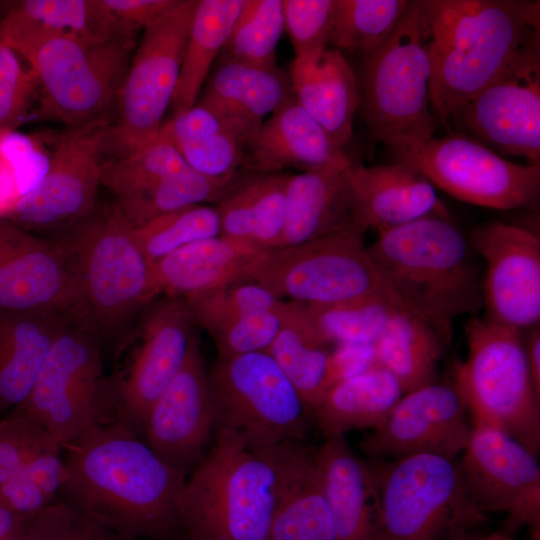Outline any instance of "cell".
<instances>
[{
    "label": "cell",
    "instance_id": "cell-11",
    "mask_svg": "<svg viewBox=\"0 0 540 540\" xmlns=\"http://www.w3.org/2000/svg\"><path fill=\"white\" fill-rule=\"evenodd\" d=\"M364 233L352 226L297 245L266 250L243 280L260 284L280 300L301 305L390 294L364 244Z\"/></svg>",
    "mask_w": 540,
    "mask_h": 540
},
{
    "label": "cell",
    "instance_id": "cell-33",
    "mask_svg": "<svg viewBox=\"0 0 540 540\" xmlns=\"http://www.w3.org/2000/svg\"><path fill=\"white\" fill-rule=\"evenodd\" d=\"M348 169L325 168L289 175L286 223L277 248L355 226Z\"/></svg>",
    "mask_w": 540,
    "mask_h": 540
},
{
    "label": "cell",
    "instance_id": "cell-19",
    "mask_svg": "<svg viewBox=\"0 0 540 540\" xmlns=\"http://www.w3.org/2000/svg\"><path fill=\"white\" fill-rule=\"evenodd\" d=\"M485 263L484 318L523 331L540 320V239L520 226L492 221L468 238Z\"/></svg>",
    "mask_w": 540,
    "mask_h": 540
},
{
    "label": "cell",
    "instance_id": "cell-51",
    "mask_svg": "<svg viewBox=\"0 0 540 540\" xmlns=\"http://www.w3.org/2000/svg\"><path fill=\"white\" fill-rule=\"evenodd\" d=\"M335 0H283L284 29L295 57L326 48L333 22Z\"/></svg>",
    "mask_w": 540,
    "mask_h": 540
},
{
    "label": "cell",
    "instance_id": "cell-36",
    "mask_svg": "<svg viewBox=\"0 0 540 540\" xmlns=\"http://www.w3.org/2000/svg\"><path fill=\"white\" fill-rule=\"evenodd\" d=\"M447 342L433 325L399 307L374 342L377 364L390 372L406 393L436 381Z\"/></svg>",
    "mask_w": 540,
    "mask_h": 540
},
{
    "label": "cell",
    "instance_id": "cell-9",
    "mask_svg": "<svg viewBox=\"0 0 540 540\" xmlns=\"http://www.w3.org/2000/svg\"><path fill=\"white\" fill-rule=\"evenodd\" d=\"M467 356L453 369V386L473 426L508 434L538 457L540 394L528 369L522 332L473 316L465 325Z\"/></svg>",
    "mask_w": 540,
    "mask_h": 540
},
{
    "label": "cell",
    "instance_id": "cell-42",
    "mask_svg": "<svg viewBox=\"0 0 540 540\" xmlns=\"http://www.w3.org/2000/svg\"><path fill=\"white\" fill-rule=\"evenodd\" d=\"M409 5L407 0H335L328 43L365 56L389 37Z\"/></svg>",
    "mask_w": 540,
    "mask_h": 540
},
{
    "label": "cell",
    "instance_id": "cell-56",
    "mask_svg": "<svg viewBox=\"0 0 540 540\" xmlns=\"http://www.w3.org/2000/svg\"><path fill=\"white\" fill-rule=\"evenodd\" d=\"M153 540H189L187 537H185L183 534L162 538V539H153Z\"/></svg>",
    "mask_w": 540,
    "mask_h": 540
},
{
    "label": "cell",
    "instance_id": "cell-28",
    "mask_svg": "<svg viewBox=\"0 0 540 540\" xmlns=\"http://www.w3.org/2000/svg\"><path fill=\"white\" fill-rule=\"evenodd\" d=\"M314 456L337 540H375V489L369 462L354 453L345 436L325 438Z\"/></svg>",
    "mask_w": 540,
    "mask_h": 540
},
{
    "label": "cell",
    "instance_id": "cell-2",
    "mask_svg": "<svg viewBox=\"0 0 540 540\" xmlns=\"http://www.w3.org/2000/svg\"><path fill=\"white\" fill-rule=\"evenodd\" d=\"M430 104L447 125L539 32V1L423 0Z\"/></svg>",
    "mask_w": 540,
    "mask_h": 540
},
{
    "label": "cell",
    "instance_id": "cell-21",
    "mask_svg": "<svg viewBox=\"0 0 540 540\" xmlns=\"http://www.w3.org/2000/svg\"><path fill=\"white\" fill-rule=\"evenodd\" d=\"M216 407L198 338L175 378L150 409L143 435L169 467L185 478L210 448Z\"/></svg>",
    "mask_w": 540,
    "mask_h": 540
},
{
    "label": "cell",
    "instance_id": "cell-50",
    "mask_svg": "<svg viewBox=\"0 0 540 540\" xmlns=\"http://www.w3.org/2000/svg\"><path fill=\"white\" fill-rule=\"evenodd\" d=\"M26 540H119L108 528L55 500L26 521Z\"/></svg>",
    "mask_w": 540,
    "mask_h": 540
},
{
    "label": "cell",
    "instance_id": "cell-37",
    "mask_svg": "<svg viewBox=\"0 0 540 540\" xmlns=\"http://www.w3.org/2000/svg\"><path fill=\"white\" fill-rule=\"evenodd\" d=\"M244 3L245 0H196L170 107L173 113L192 107L199 99Z\"/></svg>",
    "mask_w": 540,
    "mask_h": 540
},
{
    "label": "cell",
    "instance_id": "cell-3",
    "mask_svg": "<svg viewBox=\"0 0 540 540\" xmlns=\"http://www.w3.org/2000/svg\"><path fill=\"white\" fill-rule=\"evenodd\" d=\"M369 254L398 304L448 341L453 319L483 309V275L450 218L424 217L377 231Z\"/></svg>",
    "mask_w": 540,
    "mask_h": 540
},
{
    "label": "cell",
    "instance_id": "cell-34",
    "mask_svg": "<svg viewBox=\"0 0 540 540\" xmlns=\"http://www.w3.org/2000/svg\"><path fill=\"white\" fill-rule=\"evenodd\" d=\"M289 175L263 174L241 180L220 202V235L261 250L278 247L287 216Z\"/></svg>",
    "mask_w": 540,
    "mask_h": 540
},
{
    "label": "cell",
    "instance_id": "cell-30",
    "mask_svg": "<svg viewBox=\"0 0 540 540\" xmlns=\"http://www.w3.org/2000/svg\"><path fill=\"white\" fill-rule=\"evenodd\" d=\"M264 251L218 235L170 253L152 269L161 295L185 298L243 280Z\"/></svg>",
    "mask_w": 540,
    "mask_h": 540
},
{
    "label": "cell",
    "instance_id": "cell-55",
    "mask_svg": "<svg viewBox=\"0 0 540 540\" xmlns=\"http://www.w3.org/2000/svg\"><path fill=\"white\" fill-rule=\"evenodd\" d=\"M26 520L0 502V538L17 530Z\"/></svg>",
    "mask_w": 540,
    "mask_h": 540
},
{
    "label": "cell",
    "instance_id": "cell-20",
    "mask_svg": "<svg viewBox=\"0 0 540 540\" xmlns=\"http://www.w3.org/2000/svg\"><path fill=\"white\" fill-rule=\"evenodd\" d=\"M473 425L453 384L438 381L403 394L384 422L360 443L372 460L418 454L457 459Z\"/></svg>",
    "mask_w": 540,
    "mask_h": 540
},
{
    "label": "cell",
    "instance_id": "cell-40",
    "mask_svg": "<svg viewBox=\"0 0 540 540\" xmlns=\"http://www.w3.org/2000/svg\"><path fill=\"white\" fill-rule=\"evenodd\" d=\"M242 179H215L186 168L116 200L115 207L132 227L173 211L209 202L219 203Z\"/></svg>",
    "mask_w": 540,
    "mask_h": 540
},
{
    "label": "cell",
    "instance_id": "cell-4",
    "mask_svg": "<svg viewBox=\"0 0 540 540\" xmlns=\"http://www.w3.org/2000/svg\"><path fill=\"white\" fill-rule=\"evenodd\" d=\"M277 488L274 448L218 429L178 496L181 531L189 540H266Z\"/></svg>",
    "mask_w": 540,
    "mask_h": 540
},
{
    "label": "cell",
    "instance_id": "cell-52",
    "mask_svg": "<svg viewBox=\"0 0 540 540\" xmlns=\"http://www.w3.org/2000/svg\"><path fill=\"white\" fill-rule=\"evenodd\" d=\"M122 34L136 38L151 22L173 8L178 0H102Z\"/></svg>",
    "mask_w": 540,
    "mask_h": 540
},
{
    "label": "cell",
    "instance_id": "cell-41",
    "mask_svg": "<svg viewBox=\"0 0 540 540\" xmlns=\"http://www.w3.org/2000/svg\"><path fill=\"white\" fill-rule=\"evenodd\" d=\"M307 319L328 345L374 343L401 307L390 294L328 305H301Z\"/></svg>",
    "mask_w": 540,
    "mask_h": 540
},
{
    "label": "cell",
    "instance_id": "cell-44",
    "mask_svg": "<svg viewBox=\"0 0 540 540\" xmlns=\"http://www.w3.org/2000/svg\"><path fill=\"white\" fill-rule=\"evenodd\" d=\"M220 232L217 207L206 204L185 207L133 228L134 237L151 264Z\"/></svg>",
    "mask_w": 540,
    "mask_h": 540
},
{
    "label": "cell",
    "instance_id": "cell-38",
    "mask_svg": "<svg viewBox=\"0 0 540 540\" xmlns=\"http://www.w3.org/2000/svg\"><path fill=\"white\" fill-rule=\"evenodd\" d=\"M266 352L313 410L329 388L331 350L299 304L286 301L280 328Z\"/></svg>",
    "mask_w": 540,
    "mask_h": 540
},
{
    "label": "cell",
    "instance_id": "cell-29",
    "mask_svg": "<svg viewBox=\"0 0 540 540\" xmlns=\"http://www.w3.org/2000/svg\"><path fill=\"white\" fill-rule=\"evenodd\" d=\"M77 313H0V418L29 395L67 320Z\"/></svg>",
    "mask_w": 540,
    "mask_h": 540
},
{
    "label": "cell",
    "instance_id": "cell-5",
    "mask_svg": "<svg viewBox=\"0 0 540 540\" xmlns=\"http://www.w3.org/2000/svg\"><path fill=\"white\" fill-rule=\"evenodd\" d=\"M368 462L375 540H487L493 533L467 489L458 458L418 454Z\"/></svg>",
    "mask_w": 540,
    "mask_h": 540
},
{
    "label": "cell",
    "instance_id": "cell-43",
    "mask_svg": "<svg viewBox=\"0 0 540 540\" xmlns=\"http://www.w3.org/2000/svg\"><path fill=\"white\" fill-rule=\"evenodd\" d=\"M283 30V0H245L222 50L223 60L275 68Z\"/></svg>",
    "mask_w": 540,
    "mask_h": 540
},
{
    "label": "cell",
    "instance_id": "cell-15",
    "mask_svg": "<svg viewBox=\"0 0 540 540\" xmlns=\"http://www.w3.org/2000/svg\"><path fill=\"white\" fill-rule=\"evenodd\" d=\"M139 325L140 343L131 362L108 380L111 423L141 436L150 409L183 367L198 336L185 299L177 296L152 301Z\"/></svg>",
    "mask_w": 540,
    "mask_h": 540
},
{
    "label": "cell",
    "instance_id": "cell-32",
    "mask_svg": "<svg viewBox=\"0 0 540 540\" xmlns=\"http://www.w3.org/2000/svg\"><path fill=\"white\" fill-rule=\"evenodd\" d=\"M157 137L171 143L190 169L215 179L238 177L250 141L225 117L198 101L165 120Z\"/></svg>",
    "mask_w": 540,
    "mask_h": 540
},
{
    "label": "cell",
    "instance_id": "cell-16",
    "mask_svg": "<svg viewBox=\"0 0 540 540\" xmlns=\"http://www.w3.org/2000/svg\"><path fill=\"white\" fill-rule=\"evenodd\" d=\"M449 121L500 156L540 164L539 32Z\"/></svg>",
    "mask_w": 540,
    "mask_h": 540
},
{
    "label": "cell",
    "instance_id": "cell-25",
    "mask_svg": "<svg viewBox=\"0 0 540 540\" xmlns=\"http://www.w3.org/2000/svg\"><path fill=\"white\" fill-rule=\"evenodd\" d=\"M278 488L266 540H337L315 463V448L293 441L274 448Z\"/></svg>",
    "mask_w": 540,
    "mask_h": 540
},
{
    "label": "cell",
    "instance_id": "cell-54",
    "mask_svg": "<svg viewBox=\"0 0 540 540\" xmlns=\"http://www.w3.org/2000/svg\"><path fill=\"white\" fill-rule=\"evenodd\" d=\"M525 356L531 379L536 391L540 394V326L529 329L524 339Z\"/></svg>",
    "mask_w": 540,
    "mask_h": 540
},
{
    "label": "cell",
    "instance_id": "cell-10",
    "mask_svg": "<svg viewBox=\"0 0 540 540\" xmlns=\"http://www.w3.org/2000/svg\"><path fill=\"white\" fill-rule=\"evenodd\" d=\"M13 410L43 426L62 447L94 427L111 423L101 340L80 313L67 320L29 395Z\"/></svg>",
    "mask_w": 540,
    "mask_h": 540
},
{
    "label": "cell",
    "instance_id": "cell-53",
    "mask_svg": "<svg viewBox=\"0 0 540 540\" xmlns=\"http://www.w3.org/2000/svg\"><path fill=\"white\" fill-rule=\"evenodd\" d=\"M376 366L374 343L336 345L329 358V388Z\"/></svg>",
    "mask_w": 540,
    "mask_h": 540
},
{
    "label": "cell",
    "instance_id": "cell-46",
    "mask_svg": "<svg viewBox=\"0 0 540 540\" xmlns=\"http://www.w3.org/2000/svg\"><path fill=\"white\" fill-rule=\"evenodd\" d=\"M186 168L189 167L176 148L157 137L138 150L107 159L102 169V185L117 200Z\"/></svg>",
    "mask_w": 540,
    "mask_h": 540
},
{
    "label": "cell",
    "instance_id": "cell-48",
    "mask_svg": "<svg viewBox=\"0 0 540 540\" xmlns=\"http://www.w3.org/2000/svg\"><path fill=\"white\" fill-rule=\"evenodd\" d=\"M285 306L286 301L280 309L233 316L205 328L218 358L266 352L280 328Z\"/></svg>",
    "mask_w": 540,
    "mask_h": 540
},
{
    "label": "cell",
    "instance_id": "cell-13",
    "mask_svg": "<svg viewBox=\"0 0 540 540\" xmlns=\"http://www.w3.org/2000/svg\"><path fill=\"white\" fill-rule=\"evenodd\" d=\"M394 153L398 162L460 201L498 210L538 204L540 164L508 161L464 134L431 137Z\"/></svg>",
    "mask_w": 540,
    "mask_h": 540
},
{
    "label": "cell",
    "instance_id": "cell-6",
    "mask_svg": "<svg viewBox=\"0 0 540 540\" xmlns=\"http://www.w3.org/2000/svg\"><path fill=\"white\" fill-rule=\"evenodd\" d=\"M52 239L72 261L81 315L100 340L121 333L161 295L152 264L114 205L97 206L88 216L60 227Z\"/></svg>",
    "mask_w": 540,
    "mask_h": 540
},
{
    "label": "cell",
    "instance_id": "cell-18",
    "mask_svg": "<svg viewBox=\"0 0 540 540\" xmlns=\"http://www.w3.org/2000/svg\"><path fill=\"white\" fill-rule=\"evenodd\" d=\"M114 127L64 129L40 182L5 220L25 229L60 228L97 207L105 155Z\"/></svg>",
    "mask_w": 540,
    "mask_h": 540
},
{
    "label": "cell",
    "instance_id": "cell-12",
    "mask_svg": "<svg viewBox=\"0 0 540 540\" xmlns=\"http://www.w3.org/2000/svg\"><path fill=\"white\" fill-rule=\"evenodd\" d=\"M209 374L216 430L255 449L305 440L312 409L267 352L218 358Z\"/></svg>",
    "mask_w": 540,
    "mask_h": 540
},
{
    "label": "cell",
    "instance_id": "cell-22",
    "mask_svg": "<svg viewBox=\"0 0 540 540\" xmlns=\"http://www.w3.org/2000/svg\"><path fill=\"white\" fill-rule=\"evenodd\" d=\"M80 313L72 261L56 240L0 219V313Z\"/></svg>",
    "mask_w": 540,
    "mask_h": 540
},
{
    "label": "cell",
    "instance_id": "cell-35",
    "mask_svg": "<svg viewBox=\"0 0 540 540\" xmlns=\"http://www.w3.org/2000/svg\"><path fill=\"white\" fill-rule=\"evenodd\" d=\"M398 380L376 366L331 386L313 408V422L325 438L376 429L403 396Z\"/></svg>",
    "mask_w": 540,
    "mask_h": 540
},
{
    "label": "cell",
    "instance_id": "cell-31",
    "mask_svg": "<svg viewBox=\"0 0 540 540\" xmlns=\"http://www.w3.org/2000/svg\"><path fill=\"white\" fill-rule=\"evenodd\" d=\"M202 91L197 101L225 117L250 140L264 117L293 96L290 77L278 67L261 68L229 60H223L208 77Z\"/></svg>",
    "mask_w": 540,
    "mask_h": 540
},
{
    "label": "cell",
    "instance_id": "cell-17",
    "mask_svg": "<svg viewBox=\"0 0 540 540\" xmlns=\"http://www.w3.org/2000/svg\"><path fill=\"white\" fill-rule=\"evenodd\" d=\"M467 489L484 513L507 515L505 536L522 527L540 540V467L537 456L501 430L473 426L458 457Z\"/></svg>",
    "mask_w": 540,
    "mask_h": 540
},
{
    "label": "cell",
    "instance_id": "cell-26",
    "mask_svg": "<svg viewBox=\"0 0 540 540\" xmlns=\"http://www.w3.org/2000/svg\"><path fill=\"white\" fill-rule=\"evenodd\" d=\"M58 36L91 40L127 37L102 0L18 1L0 20V42L24 60L43 42Z\"/></svg>",
    "mask_w": 540,
    "mask_h": 540
},
{
    "label": "cell",
    "instance_id": "cell-1",
    "mask_svg": "<svg viewBox=\"0 0 540 540\" xmlns=\"http://www.w3.org/2000/svg\"><path fill=\"white\" fill-rule=\"evenodd\" d=\"M61 501L119 540L183 534L177 500L185 477L129 429L110 423L63 445Z\"/></svg>",
    "mask_w": 540,
    "mask_h": 540
},
{
    "label": "cell",
    "instance_id": "cell-58",
    "mask_svg": "<svg viewBox=\"0 0 540 540\" xmlns=\"http://www.w3.org/2000/svg\"><path fill=\"white\" fill-rule=\"evenodd\" d=\"M501 540H515V539L513 537L503 535Z\"/></svg>",
    "mask_w": 540,
    "mask_h": 540
},
{
    "label": "cell",
    "instance_id": "cell-8",
    "mask_svg": "<svg viewBox=\"0 0 540 540\" xmlns=\"http://www.w3.org/2000/svg\"><path fill=\"white\" fill-rule=\"evenodd\" d=\"M136 38L58 36L26 59L37 86L36 116L65 129L114 127Z\"/></svg>",
    "mask_w": 540,
    "mask_h": 540
},
{
    "label": "cell",
    "instance_id": "cell-14",
    "mask_svg": "<svg viewBox=\"0 0 540 540\" xmlns=\"http://www.w3.org/2000/svg\"><path fill=\"white\" fill-rule=\"evenodd\" d=\"M196 0H178L143 29L122 85L113 148L123 155L153 142L171 107Z\"/></svg>",
    "mask_w": 540,
    "mask_h": 540
},
{
    "label": "cell",
    "instance_id": "cell-23",
    "mask_svg": "<svg viewBox=\"0 0 540 540\" xmlns=\"http://www.w3.org/2000/svg\"><path fill=\"white\" fill-rule=\"evenodd\" d=\"M354 225L364 232L400 226L428 216L450 218L434 186L404 163L347 170Z\"/></svg>",
    "mask_w": 540,
    "mask_h": 540
},
{
    "label": "cell",
    "instance_id": "cell-45",
    "mask_svg": "<svg viewBox=\"0 0 540 540\" xmlns=\"http://www.w3.org/2000/svg\"><path fill=\"white\" fill-rule=\"evenodd\" d=\"M49 159L36 137L0 128V219H7L40 182Z\"/></svg>",
    "mask_w": 540,
    "mask_h": 540
},
{
    "label": "cell",
    "instance_id": "cell-49",
    "mask_svg": "<svg viewBox=\"0 0 540 540\" xmlns=\"http://www.w3.org/2000/svg\"><path fill=\"white\" fill-rule=\"evenodd\" d=\"M38 86L28 63L0 42V128L17 129L37 99Z\"/></svg>",
    "mask_w": 540,
    "mask_h": 540
},
{
    "label": "cell",
    "instance_id": "cell-27",
    "mask_svg": "<svg viewBox=\"0 0 540 540\" xmlns=\"http://www.w3.org/2000/svg\"><path fill=\"white\" fill-rule=\"evenodd\" d=\"M290 80L294 99L344 148L353 133L359 86L341 51L326 47L295 57Z\"/></svg>",
    "mask_w": 540,
    "mask_h": 540
},
{
    "label": "cell",
    "instance_id": "cell-7",
    "mask_svg": "<svg viewBox=\"0 0 540 540\" xmlns=\"http://www.w3.org/2000/svg\"><path fill=\"white\" fill-rule=\"evenodd\" d=\"M430 77L423 0L410 1L393 32L362 62L358 108L375 143L396 152L433 137Z\"/></svg>",
    "mask_w": 540,
    "mask_h": 540
},
{
    "label": "cell",
    "instance_id": "cell-39",
    "mask_svg": "<svg viewBox=\"0 0 540 540\" xmlns=\"http://www.w3.org/2000/svg\"><path fill=\"white\" fill-rule=\"evenodd\" d=\"M0 473L25 475L55 499L64 476L63 447L35 420L12 410L0 418Z\"/></svg>",
    "mask_w": 540,
    "mask_h": 540
},
{
    "label": "cell",
    "instance_id": "cell-57",
    "mask_svg": "<svg viewBox=\"0 0 540 540\" xmlns=\"http://www.w3.org/2000/svg\"><path fill=\"white\" fill-rule=\"evenodd\" d=\"M502 536L500 532H493L487 540H501Z\"/></svg>",
    "mask_w": 540,
    "mask_h": 540
},
{
    "label": "cell",
    "instance_id": "cell-24",
    "mask_svg": "<svg viewBox=\"0 0 540 540\" xmlns=\"http://www.w3.org/2000/svg\"><path fill=\"white\" fill-rule=\"evenodd\" d=\"M245 164L265 174L351 166L335 140L292 96L262 123L246 146Z\"/></svg>",
    "mask_w": 540,
    "mask_h": 540
},
{
    "label": "cell",
    "instance_id": "cell-47",
    "mask_svg": "<svg viewBox=\"0 0 540 540\" xmlns=\"http://www.w3.org/2000/svg\"><path fill=\"white\" fill-rule=\"evenodd\" d=\"M197 326L203 329L223 319L280 309L285 301L260 284L240 280L184 298Z\"/></svg>",
    "mask_w": 540,
    "mask_h": 540
}]
</instances>
